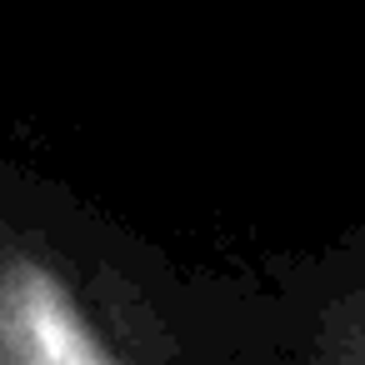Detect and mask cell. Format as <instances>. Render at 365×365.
<instances>
[{
  "label": "cell",
  "mask_w": 365,
  "mask_h": 365,
  "mask_svg": "<svg viewBox=\"0 0 365 365\" xmlns=\"http://www.w3.org/2000/svg\"><path fill=\"white\" fill-rule=\"evenodd\" d=\"M0 365H115L66 285L26 260L0 265Z\"/></svg>",
  "instance_id": "1"
},
{
  "label": "cell",
  "mask_w": 365,
  "mask_h": 365,
  "mask_svg": "<svg viewBox=\"0 0 365 365\" xmlns=\"http://www.w3.org/2000/svg\"><path fill=\"white\" fill-rule=\"evenodd\" d=\"M320 365H365V235L355 250H345V275L325 310Z\"/></svg>",
  "instance_id": "2"
}]
</instances>
